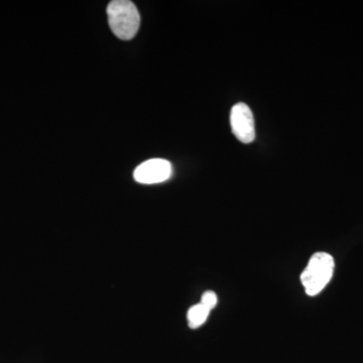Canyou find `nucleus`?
<instances>
[{
	"label": "nucleus",
	"mask_w": 363,
	"mask_h": 363,
	"mask_svg": "<svg viewBox=\"0 0 363 363\" xmlns=\"http://www.w3.org/2000/svg\"><path fill=\"white\" fill-rule=\"evenodd\" d=\"M107 16L112 33L118 39L128 40L138 33L140 16L130 0H114L107 6Z\"/></svg>",
	"instance_id": "1"
},
{
	"label": "nucleus",
	"mask_w": 363,
	"mask_h": 363,
	"mask_svg": "<svg viewBox=\"0 0 363 363\" xmlns=\"http://www.w3.org/2000/svg\"><path fill=\"white\" fill-rule=\"evenodd\" d=\"M334 267L335 262L329 253H314L301 274V281L304 286L306 294L314 297L321 293L331 281Z\"/></svg>",
	"instance_id": "2"
},
{
	"label": "nucleus",
	"mask_w": 363,
	"mask_h": 363,
	"mask_svg": "<svg viewBox=\"0 0 363 363\" xmlns=\"http://www.w3.org/2000/svg\"><path fill=\"white\" fill-rule=\"evenodd\" d=\"M230 124L233 135L241 143H250L255 140V118L252 109L247 104L234 105L231 109Z\"/></svg>",
	"instance_id": "3"
},
{
	"label": "nucleus",
	"mask_w": 363,
	"mask_h": 363,
	"mask_svg": "<svg viewBox=\"0 0 363 363\" xmlns=\"http://www.w3.org/2000/svg\"><path fill=\"white\" fill-rule=\"evenodd\" d=\"M172 176V164L167 160L152 159L143 162L135 169V180L140 184H157L169 180Z\"/></svg>",
	"instance_id": "4"
},
{
	"label": "nucleus",
	"mask_w": 363,
	"mask_h": 363,
	"mask_svg": "<svg viewBox=\"0 0 363 363\" xmlns=\"http://www.w3.org/2000/svg\"><path fill=\"white\" fill-rule=\"evenodd\" d=\"M210 310H208L201 303L192 306L189 309L187 318L188 323L190 328L196 329L202 326L206 322L208 316L210 314Z\"/></svg>",
	"instance_id": "5"
},
{
	"label": "nucleus",
	"mask_w": 363,
	"mask_h": 363,
	"mask_svg": "<svg viewBox=\"0 0 363 363\" xmlns=\"http://www.w3.org/2000/svg\"><path fill=\"white\" fill-rule=\"evenodd\" d=\"M217 302H218V298H217L216 294L213 291H206V292L203 294L201 302L200 303L211 311V310L216 307Z\"/></svg>",
	"instance_id": "6"
}]
</instances>
